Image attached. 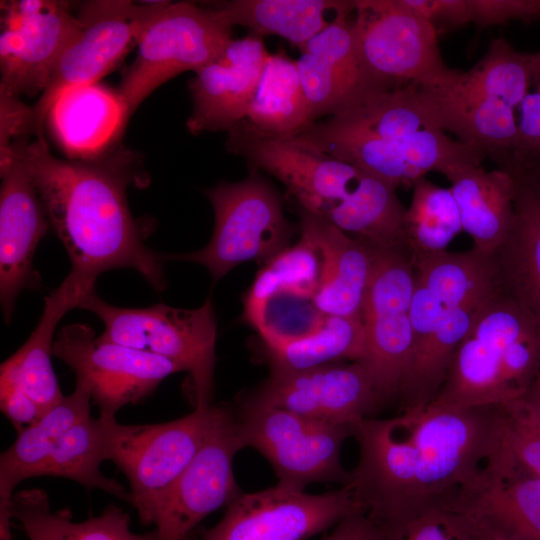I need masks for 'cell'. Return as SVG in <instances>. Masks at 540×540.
Returning a JSON list of instances; mask_svg holds the SVG:
<instances>
[{"label": "cell", "instance_id": "obj_1", "mask_svg": "<svg viewBox=\"0 0 540 540\" xmlns=\"http://www.w3.org/2000/svg\"><path fill=\"white\" fill-rule=\"evenodd\" d=\"M359 459L348 483L377 523L456 503L482 482L501 449L499 407L430 403L353 424Z\"/></svg>", "mask_w": 540, "mask_h": 540}, {"label": "cell", "instance_id": "obj_2", "mask_svg": "<svg viewBox=\"0 0 540 540\" xmlns=\"http://www.w3.org/2000/svg\"><path fill=\"white\" fill-rule=\"evenodd\" d=\"M21 152L71 261L64 281L81 302L102 273L118 268L137 271L159 293L166 288V254L146 246L150 228L132 216L127 202L128 187L142 182L139 157L117 149L93 159H61L43 134L22 142Z\"/></svg>", "mask_w": 540, "mask_h": 540}, {"label": "cell", "instance_id": "obj_3", "mask_svg": "<svg viewBox=\"0 0 540 540\" xmlns=\"http://www.w3.org/2000/svg\"><path fill=\"white\" fill-rule=\"evenodd\" d=\"M217 405L195 410L173 421L121 424L102 417L105 460H111L127 478L130 503L143 525L153 524L164 498L206 439Z\"/></svg>", "mask_w": 540, "mask_h": 540}, {"label": "cell", "instance_id": "obj_4", "mask_svg": "<svg viewBox=\"0 0 540 540\" xmlns=\"http://www.w3.org/2000/svg\"><path fill=\"white\" fill-rule=\"evenodd\" d=\"M79 308L93 312L104 324L98 338L169 359L191 375L196 408L212 405L216 362V317L208 298L200 307L182 309L157 304L121 308L95 292Z\"/></svg>", "mask_w": 540, "mask_h": 540}, {"label": "cell", "instance_id": "obj_5", "mask_svg": "<svg viewBox=\"0 0 540 540\" xmlns=\"http://www.w3.org/2000/svg\"><path fill=\"white\" fill-rule=\"evenodd\" d=\"M204 193L215 216L210 241L195 252L166 254L167 261L200 264L215 283L241 263L265 264L289 247L294 229L278 192L259 171L238 182H219Z\"/></svg>", "mask_w": 540, "mask_h": 540}, {"label": "cell", "instance_id": "obj_6", "mask_svg": "<svg viewBox=\"0 0 540 540\" xmlns=\"http://www.w3.org/2000/svg\"><path fill=\"white\" fill-rule=\"evenodd\" d=\"M352 31L363 73L378 94L415 85L435 88L456 70L440 54L438 34L398 0H357Z\"/></svg>", "mask_w": 540, "mask_h": 540}, {"label": "cell", "instance_id": "obj_7", "mask_svg": "<svg viewBox=\"0 0 540 540\" xmlns=\"http://www.w3.org/2000/svg\"><path fill=\"white\" fill-rule=\"evenodd\" d=\"M233 39L232 27L209 4L167 1L141 35L117 88L129 118L154 90L183 72H197Z\"/></svg>", "mask_w": 540, "mask_h": 540}, {"label": "cell", "instance_id": "obj_8", "mask_svg": "<svg viewBox=\"0 0 540 540\" xmlns=\"http://www.w3.org/2000/svg\"><path fill=\"white\" fill-rule=\"evenodd\" d=\"M233 405L244 448L250 447L270 463L278 484L304 490L312 483L350 482L341 460L345 440L353 437V424L309 418L285 409Z\"/></svg>", "mask_w": 540, "mask_h": 540}, {"label": "cell", "instance_id": "obj_9", "mask_svg": "<svg viewBox=\"0 0 540 540\" xmlns=\"http://www.w3.org/2000/svg\"><path fill=\"white\" fill-rule=\"evenodd\" d=\"M167 1L135 3L97 0L81 4V31L60 57L52 76L30 107L33 136L43 134L50 107L64 89L98 83L136 46L146 27Z\"/></svg>", "mask_w": 540, "mask_h": 540}, {"label": "cell", "instance_id": "obj_10", "mask_svg": "<svg viewBox=\"0 0 540 540\" xmlns=\"http://www.w3.org/2000/svg\"><path fill=\"white\" fill-rule=\"evenodd\" d=\"M373 248V271L361 312L365 357L360 362L387 402L400 396L412 360L415 270L411 253Z\"/></svg>", "mask_w": 540, "mask_h": 540}, {"label": "cell", "instance_id": "obj_11", "mask_svg": "<svg viewBox=\"0 0 540 540\" xmlns=\"http://www.w3.org/2000/svg\"><path fill=\"white\" fill-rule=\"evenodd\" d=\"M365 508L349 484L322 494L281 484L241 492L203 540H307Z\"/></svg>", "mask_w": 540, "mask_h": 540}, {"label": "cell", "instance_id": "obj_12", "mask_svg": "<svg viewBox=\"0 0 540 540\" xmlns=\"http://www.w3.org/2000/svg\"><path fill=\"white\" fill-rule=\"evenodd\" d=\"M538 322L502 289L478 311L451 360L434 399L459 408H487L511 403L502 380L508 347Z\"/></svg>", "mask_w": 540, "mask_h": 540}, {"label": "cell", "instance_id": "obj_13", "mask_svg": "<svg viewBox=\"0 0 540 540\" xmlns=\"http://www.w3.org/2000/svg\"><path fill=\"white\" fill-rule=\"evenodd\" d=\"M52 355L87 387L102 417H115L128 404L149 396L169 375L184 371L177 363L150 353L101 341L86 324L64 326L53 342Z\"/></svg>", "mask_w": 540, "mask_h": 540}, {"label": "cell", "instance_id": "obj_14", "mask_svg": "<svg viewBox=\"0 0 540 540\" xmlns=\"http://www.w3.org/2000/svg\"><path fill=\"white\" fill-rule=\"evenodd\" d=\"M81 27L67 1H2L0 97L41 94Z\"/></svg>", "mask_w": 540, "mask_h": 540}, {"label": "cell", "instance_id": "obj_15", "mask_svg": "<svg viewBox=\"0 0 540 540\" xmlns=\"http://www.w3.org/2000/svg\"><path fill=\"white\" fill-rule=\"evenodd\" d=\"M243 448L233 405L218 404L206 439L154 517L158 540H187L205 517L242 492L235 481L233 460Z\"/></svg>", "mask_w": 540, "mask_h": 540}, {"label": "cell", "instance_id": "obj_16", "mask_svg": "<svg viewBox=\"0 0 540 540\" xmlns=\"http://www.w3.org/2000/svg\"><path fill=\"white\" fill-rule=\"evenodd\" d=\"M237 401L346 424L375 417V412L386 402L360 361L295 372H270L267 379Z\"/></svg>", "mask_w": 540, "mask_h": 540}, {"label": "cell", "instance_id": "obj_17", "mask_svg": "<svg viewBox=\"0 0 540 540\" xmlns=\"http://www.w3.org/2000/svg\"><path fill=\"white\" fill-rule=\"evenodd\" d=\"M21 142L0 152V301L7 324L20 292L41 286L33 257L50 225Z\"/></svg>", "mask_w": 540, "mask_h": 540}, {"label": "cell", "instance_id": "obj_18", "mask_svg": "<svg viewBox=\"0 0 540 540\" xmlns=\"http://www.w3.org/2000/svg\"><path fill=\"white\" fill-rule=\"evenodd\" d=\"M270 53L262 37L233 39L188 82L193 109L190 133L229 131L246 118Z\"/></svg>", "mask_w": 540, "mask_h": 540}, {"label": "cell", "instance_id": "obj_19", "mask_svg": "<svg viewBox=\"0 0 540 540\" xmlns=\"http://www.w3.org/2000/svg\"><path fill=\"white\" fill-rule=\"evenodd\" d=\"M350 15L338 17L298 48L301 54L297 68L313 123L323 116L349 111L378 95L361 68Z\"/></svg>", "mask_w": 540, "mask_h": 540}, {"label": "cell", "instance_id": "obj_20", "mask_svg": "<svg viewBox=\"0 0 540 540\" xmlns=\"http://www.w3.org/2000/svg\"><path fill=\"white\" fill-rule=\"evenodd\" d=\"M300 235L307 238L321 257L319 286L313 296L327 316L361 317L374 265V248L360 238H351L331 222L303 209Z\"/></svg>", "mask_w": 540, "mask_h": 540}, {"label": "cell", "instance_id": "obj_21", "mask_svg": "<svg viewBox=\"0 0 540 540\" xmlns=\"http://www.w3.org/2000/svg\"><path fill=\"white\" fill-rule=\"evenodd\" d=\"M128 119L117 89L98 82L62 90L54 99L46 121L69 159L86 160L111 150Z\"/></svg>", "mask_w": 540, "mask_h": 540}, {"label": "cell", "instance_id": "obj_22", "mask_svg": "<svg viewBox=\"0 0 540 540\" xmlns=\"http://www.w3.org/2000/svg\"><path fill=\"white\" fill-rule=\"evenodd\" d=\"M460 505L513 540H540V477L519 465L503 444Z\"/></svg>", "mask_w": 540, "mask_h": 540}, {"label": "cell", "instance_id": "obj_23", "mask_svg": "<svg viewBox=\"0 0 540 540\" xmlns=\"http://www.w3.org/2000/svg\"><path fill=\"white\" fill-rule=\"evenodd\" d=\"M444 175L450 181L462 228L473 239V248L492 255L505 241L514 222L513 174L503 168L486 171L478 162H462Z\"/></svg>", "mask_w": 540, "mask_h": 540}, {"label": "cell", "instance_id": "obj_24", "mask_svg": "<svg viewBox=\"0 0 540 540\" xmlns=\"http://www.w3.org/2000/svg\"><path fill=\"white\" fill-rule=\"evenodd\" d=\"M512 228L493 253L501 289L540 324V188L520 170Z\"/></svg>", "mask_w": 540, "mask_h": 540}, {"label": "cell", "instance_id": "obj_25", "mask_svg": "<svg viewBox=\"0 0 540 540\" xmlns=\"http://www.w3.org/2000/svg\"><path fill=\"white\" fill-rule=\"evenodd\" d=\"M209 5L232 28L240 25L260 37L280 36L297 48L356 6L355 1L340 0H230Z\"/></svg>", "mask_w": 540, "mask_h": 540}, {"label": "cell", "instance_id": "obj_26", "mask_svg": "<svg viewBox=\"0 0 540 540\" xmlns=\"http://www.w3.org/2000/svg\"><path fill=\"white\" fill-rule=\"evenodd\" d=\"M423 90V89H422ZM441 128L481 156L510 169L517 144L514 108L501 100L442 96L423 90Z\"/></svg>", "mask_w": 540, "mask_h": 540}, {"label": "cell", "instance_id": "obj_27", "mask_svg": "<svg viewBox=\"0 0 540 540\" xmlns=\"http://www.w3.org/2000/svg\"><path fill=\"white\" fill-rule=\"evenodd\" d=\"M11 510L29 540H158L155 529L132 532L129 514L113 504L98 516L74 522L69 508L52 510L47 493L39 488L15 492Z\"/></svg>", "mask_w": 540, "mask_h": 540}, {"label": "cell", "instance_id": "obj_28", "mask_svg": "<svg viewBox=\"0 0 540 540\" xmlns=\"http://www.w3.org/2000/svg\"><path fill=\"white\" fill-rule=\"evenodd\" d=\"M539 79L540 52H519L496 38L471 69L456 70L448 82L424 90L442 96L501 100L515 109Z\"/></svg>", "mask_w": 540, "mask_h": 540}, {"label": "cell", "instance_id": "obj_29", "mask_svg": "<svg viewBox=\"0 0 540 540\" xmlns=\"http://www.w3.org/2000/svg\"><path fill=\"white\" fill-rule=\"evenodd\" d=\"M91 396L76 382L74 391L36 422L18 432L16 440L0 456V499L11 500L15 487L39 476L42 466L61 438L90 416Z\"/></svg>", "mask_w": 540, "mask_h": 540}, {"label": "cell", "instance_id": "obj_30", "mask_svg": "<svg viewBox=\"0 0 540 540\" xmlns=\"http://www.w3.org/2000/svg\"><path fill=\"white\" fill-rule=\"evenodd\" d=\"M79 305L78 296L62 282L46 297L43 314L30 337L1 364L0 375L16 381L37 404L42 416L64 397L51 363L53 334L61 318Z\"/></svg>", "mask_w": 540, "mask_h": 540}, {"label": "cell", "instance_id": "obj_31", "mask_svg": "<svg viewBox=\"0 0 540 540\" xmlns=\"http://www.w3.org/2000/svg\"><path fill=\"white\" fill-rule=\"evenodd\" d=\"M244 120L260 133L277 138L294 137L313 123L297 62L284 51L270 53Z\"/></svg>", "mask_w": 540, "mask_h": 540}, {"label": "cell", "instance_id": "obj_32", "mask_svg": "<svg viewBox=\"0 0 540 540\" xmlns=\"http://www.w3.org/2000/svg\"><path fill=\"white\" fill-rule=\"evenodd\" d=\"M415 280L448 310L489 298L501 289L492 255L473 248L413 257Z\"/></svg>", "mask_w": 540, "mask_h": 540}, {"label": "cell", "instance_id": "obj_33", "mask_svg": "<svg viewBox=\"0 0 540 540\" xmlns=\"http://www.w3.org/2000/svg\"><path fill=\"white\" fill-rule=\"evenodd\" d=\"M257 357L270 372H295L344 360L363 361L365 332L362 317L327 316L312 335L280 346L259 341Z\"/></svg>", "mask_w": 540, "mask_h": 540}, {"label": "cell", "instance_id": "obj_34", "mask_svg": "<svg viewBox=\"0 0 540 540\" xmlns=\"http://www.w3.org/2000/svg\"><path fill=\"white\" fill-rule=\"evenodd\" d=\"M321 257L317 248L300 235L298 242L264 264L243 297L242 320L255 327L266 301L279 292L313 297L320 282Z\"/></svg>", "mask_w": 540, "mask_h": 540}, {"label": "cell", "instance_id": "obj_35", "mask_svg": "<svg viewBox=\"0 0 540 540\" xmlns=\"http://www.w3.org/2000/svg\"><path fill=\"white\" fill-rule=\"evenodd\" d=\"M103 461L101 420L90 415L61 438L42 466L39 476L71 479L87 490L99 489L130 503V492L101 472Z\"/></svg>", "mask_w": 540, "mask_h": 540}, {"label": "cell", "instance_id": "obj_36", "mask_svg": "<svg viewBox=\"0 0 540 540\" xmlns=\"http://www.w3.org/2000/svg\"><path fill=\"white\" fill-rule=\"evenodd\" d=\"M412 188V200L405 213V232L412 258L446 251L463 230L450 188L438 186L425 177Z\"/></svg>", "mask_w": 540, "mask_h": 540}, {"label": "cell", "instance_id": "obj_37", "mask_svg": "<svg viewBox=\"0 0 540 540\" xmlns=\"http://www.w3.org/2000/svg\"><path fill=\"white\" fill-rule=\"evenodd\" d=\"M378 524L382 540H474L470 514L457 503L424 506Z\"/></svg>", "mask_w": 540, "mask_h": 540}, {"label": "cell", "instance_id": "obj_38", "mask_svg": "<svg viewBox=\"0 0 540 540\" xmlns=\"http://www.w3.org/2000/svg\"><path fill=\"white\" fill-rule=\"evenodd\" d=\"M326 318L313 297L279 292L266 301L255 330L260 343L280 346L312 335Z\"/></svg>", "mask_w": 540, "mask_h": 540}, {"label": "cell", "instance_id": "obj_39", "mask_svg": "<svg viewBox=\"0 0 540 540\" xmlns=\"http://www.w3.org/2000/svg\"><path fill=\"white\" fill-rule=\"evenodd\" d=\"M500 409L501 440L510 456L524 469L540 477V424L521 400Z\"/></svg>", "mask_w": 540, "mask_h": 540}, {"label": "cell", "instance_id": "obj_40", "mask_svg": "<svg viewBox=\"0 0 540 540\" xmlns=\"http://www.w3.org/2000/svg\"><path fill=\"white\" fill-rule=\"evenodd\" d=\"M519 108L517 144L509 171H526L540 162V82L536 91L524 97Z\"/></svg>", "mask_w": 540, "mask_h": 540}, {"label": "cell", "instance_id": "obj_41", "mask_svg": "<svg viewBox=\"0 0 540 540\" xmlns=\"http://www.w3.org/2000/svg\"><path fill=\"white\" fill-rule=\"evenodd\" d=\"M398 2L431 24L437 34L472 22L470 0H398Z\"/></svg>", "mask_w": 540, "mask_h": 540}, {"label": "cell", "instance_id": "obj_42", "mask_svg": "<svg viewBox=\"0 0 540 540\" xmlns=\"http://www.w3.org/2000/svg\"><path fill=\"white\" fill-rule=\"evenodd\" d=\"M478 30L509 20H540V0H470Z\"/></svg>", "mask_w": 540, "mask_h": 540}, {"label": "cell", "instance_id": "obj_43", "mask_svg": "<svg viewBox=\"0 0 540 540\" xmlns=\"http://www.w3.org/2000/svg\"><path fill=\"white\" fill-rule=\"evenodd\" d=\"M0 408L17 432L42 417L37 404L16 381L5 375H0Z\"/></svg>", "mask_w": 540, "mask_h": 540}, {"label": "cell", "instance_id": "obj_44", "mask_svg": "<svg viewBox=\"0 0 540 540\" xmlns=\"http://www.w3.org/2000/svg\"><path fill=\"white\" fill-rule=\"evenodd\" d=\"M466 510L471 517L474 540H513L496 530L470 510Z\"/></svg>", "mask_w": 540, "mask_h": 540}, {"label": "cell", "instance_id": "obj_45", "mask_svg": "<svg viewBox=\"0 0 540 540\" xmlns=\"http://www.w3.org/2000/svg\"><path fill=\"white\" fill-rule=\"evenodd\" d=\"M527 411L540 424V376L527 391L525 396L520 399Z\"/></svg>", "mask_w": 540, "mask_h": 540}, {"label": "cell", "instance_id": "obj_46", "mask_svg": "<svg viewBox=\"0 0 540 540\" xmlns=\"http://www.w3.org/2000/svg\"><path fill=\"white\" fill-rule=\"evenodd\" d=\"M12 518L11 500L0 499V540H12Z\"/></svg>", "mask_w": 540, "mask_h": 540}, {"label": "cell", "instance_id": "obj_47", "mask_svg": "<svg viewBox=\"0 0 540 540\" xmlns=\"http://www.w3.org/2000/svg\"><path fill=\"white\" fill-rule=\"evenodd\" d=\"M522 171V170H521ZM526 178L540 188V162L532 168L522 171Z\"/></svg>", "mask_w": 540, "mask_h": 540}]
</instances>
